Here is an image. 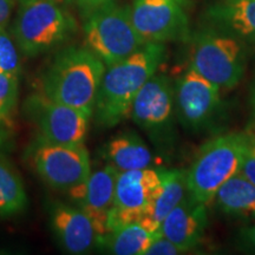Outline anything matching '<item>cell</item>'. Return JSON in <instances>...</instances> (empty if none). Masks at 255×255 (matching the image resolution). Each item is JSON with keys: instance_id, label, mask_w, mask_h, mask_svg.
Here are the masks:
<instances>
[{"instance_id": "1", "label": "cell", "mask_w": 255, "mask_h": 255, "mask_svg": "<svg viewBox=\"0 0 255 255\" xmlns=\"http://www.w3.org/2000/svg\"><path fill=\"white\" fill-rule=\"evenodd\" d=\"M165 45L146 43L128 58L105 70L94 107L95 122L110 129L130 117L136 96L165 59Z\"/></svg>"}, {"instance_id": "2", "label": "cell", "mask_w": 255, "mask_h": 255, "mask_svg": "<svg viewBox=\"0 0 255 255\" xmlns=\"http://www.w3.org/2000/svg\"><path fill=\"white\" fill-rule=\"evenodd\" d=\"M105 70V64L88 47H65L41 76V94L92 115Z\"/></svg>"}, {"instance_id": "3", "label": "cell", "mask_w": 255, "mask_h": 255, "mask_svg": "<svg viewBox=\"0 0 255 255\" xmlns=\"http://www.w3.org/2000/svg\"><path fill=\"white\" fill-rule=\"evenodd\" d=\"M246 144L244 132L226 133L205 143L187 170L188 194L201 203H212L219 188L240 171Z\"/></svg>"}, {"instance_id": "4", "label": "cell", "mask_w": 255, "mask_h": 255, "mask_svg": "<svg viewBox=\"0 0 255 255\" xmlns=\"http://www.w3.org/2000/svg\"><path fill=\"white\" fill-rule=\"evenodd\" d=\"M76 21L57 0L21 2L13 34L20 52L37 57L56 49L76 32Z\"/></svg>"}, {"instance_id": "5", "label": "cell", "mask_w": 255, "mask_h": 255, "mask_svg": "<svg viewBox=\"0 0 255 255\" xmlns=\"http://www.w3.org/2000/svg\"><path fill=\"white\" fill-rule=\"evenodd\" d=\"M84 44L107 68L126 59L144 45L133 26L130 9L115 0L107 2L84 20Z\"/></svg>"}, {"instance_id": "6", "label": "cell", "mask_w": 255, "mask_h": 255, "mask_svg": "<svg viewBox=\"0 0 255 255\" xmlns=\"http://www.w3.org/2000/svg\"><path fill=\"white\" fill-rule=\"evenodd\" d=\"M175 115L171 79L156 72L133 100L130 117L149 136L158 152L170 154L176 141Z\"/></svg>"}, {"instance_id": "7", "label": "cell", "mask_w": 255, "mask_h": 255, "mask_svg": "<svg viewBox=\"0 0 255 255\" xmlns=\"http://www.w3.org/2000/svg\"><path fill=\"white\" fill-rule=\"evenodd\" d=\"M245 51L237 38L214 30L194 38L190 68L220 89L235 88L245 72Z\"/></svg>"}, {"instance_id": "8", "label": "cell", "mask_w": 255, "mask_h": 255, "mask_svg": "<svg viewBox=\"0 0 255 255\" xmlns=\"http://www.w3.org/2000/svg\"><path fill=\"white\" fill-rule=\"evenodd\" d=\"M26 156L38 176L57 190L77 187L91 174L90 155L84 144H57L36 136Z\"/></svg>"}, {"instance_id": "9", "label": "cell", "mask_w": 255, "mask_h": 255, "mask_svg": "<svg viewBox=\"0 0 255 255\" xmlns=\"http://www.w3.org/2000/svg\"><path fill=\"white\" fill-rule=\"evenodd\" d=\"M26 119L37 129V136L51 143L81 145L87 139L92 115L33 94L24 103Z\"/></svg>"}, {"instance_id": "10", "label": "cell", "mask_w": 255, "mask_h": 255, "mask_svg": "<svg viewBox=\"0 0 255 255\" xmlns=\"http://www.w3.org/2000/svg\"><path fill=\"white\" fill-rule=\"evenodd\" d=\"M161 189L162 178L158 169L120 171L113 208L108 216V233L144 218Z\"/></svg>"}, {"instance_id": "11", "label": "cell", "mask_w": 255, "mask_h": 255, "mask_svg": "<svg viewBox=\"0 0 255 255\" xmlns=\"http://www.w3.org/2000/svg\"><path fill=\"white\" fill-rule=\"evenodd\" d=\"M188 0H133L130 17L144 43L189 39Z\"/></svg>"}, {"instance_id": "12", "label": "cell", "mask_w": 255, "mask_h": 255, "mask_svg": "<svg viewBox=\"0 0 255 255\" xmlns=\"http://www.w3.org/2000/svg\"><path fill=\"white\" fill-rule=\"evenodd\" d=\"M175 114L184 129L207 130L221 110V89L190 66L174 85Z\"/></svg>"}, {"instance_id": "13", "label": "cell", "mask_w": 255, "mask_h": 255, "mask_svg": "<svg viewBox=\"0 0 255 255\" xmlns=\"http://www.w3.org/2000/svg\"><path fill=\"white\" fill-rule=\"evenodd\" d=\"M117 175L119 170L107 164L91 171L84 183L68 190L73 205L79 207L91 219L98 242L108 234V216L113 208Z\"/></svg>"}, {"instance_id": "14", "label": "cell", "mask_w": 255, "mask_h": 255, "mask_svg": "<svg viewBox=\"0 0 255 255\" xmlns=\"http://www.w3.org/2000/svg\"><path fill=\"white\" fill-rule=\"evenodd\" d=\"M49 222L57 242L66 253L85 254L98 246L94 223L76 205L52 202L49 207Z\"/></svg>"}, {"instance_id": "15", "label": "cell", "mask_w": 255, "mask_h": 255, "mask_svg": "<svg viewBox=\"0 0 255 255\" xmlns=\"http://www.w3.org/2000/svg\"><path fill=\"white\" fill-rule=\"evenodd\" d=\"M206 206L187 194L163 219L158 232L183 251L194 250L202 241L208 226Z\"/></svg>"}, {"instance_id": "16", "label": "cell", "mask_w": 255, "mask_h": 255, "mask_svg": "<svg viewBox=\"0 0 255 255\" xmlns=\"http://www.w3.org/2000/svg\"><path fill=\"white\" fill-rule=\"evenodd\" d=\"M206 17L212 30L255 41V0H218Z\"/></svg>"}, {"instance_id": "17", "label": "cell", "mask_w": 255, "mask_h": 255, "mask_svg": "<svg viewBox=\"0 0 255 255\" xmlns=\"http://www.w3.org/2000/svg\"><path fill=\"white\" fill-rule=\"evenodd\" d=\"M103 157L119 173L150 168L152 163L150 149L135 131H123L115 135L104 145Z\"/></svg>"}, {"instance_id": "18", "label": "cell", "mask_w": 255, "mask_h": 255, "mask_svg": "<svg viewBox=\"0 0 255 255\" xmlns=\"http://www.w3.org/2000/svg\"><path fill=\"white\" fill-rule=\"evenodd\" d=\"M162 178V189L151 208L142 220L152 232H158L163 219L184 199L188 194L187 171L181 169H158Z\"/></svg>"}, {"instance_id": "19", "label": "cell", "mask_w": 255, "mask_h": 255, "mask_svg": "<svg viewBox=\"0 0 255 255\" xmlns=\"http://www.w3.org/2000/svg\"><path fill=\"white\" fill-rule=\"evenodd\" d=\"M213 202L225 215L255 220V186L240 173L235 174L219 188Z\"/></svg>"}, {"instance_id": "20", "label": "cell", "mask_w": 255, "mask_h": 255, "mask_svg": "<svg viewBox=\"0 0 255 255\" xmlns=\"http://www.w3.org/2000/svg\"><path fill=\"white\" fill-rule=\"evenodd\" d=\"M159 234L136 221L108 233L98 242V247L116 255H144L146 248Z\"/></svg>"}, {"instance_id": "21", "label": "cell", "mask_w": 255, "mask_h": 255, "mask_svg": "<svg viewBox=\"0 0 255 255\" xmlns=\"http://www.w3.org/2000/svg\"><path fill=\"white\" fill-rule=\"evenodd\" d=\"M26 205L27 195L20 176L8 162L0 157V218L18 214Z\"/></svg>"}, {"instance_id": "22", "label": "cell", "mask_w": 255, "mask_h": 255, "mask_svg": "<svg viewBox=\"0 0 255 255\" xmlns=\"http://www.w3.org/2000/svg\"><path fill=\"white\" fill-rule=\"evenodd\" d=\"M19 77L0 72V119L11 124L18 103Z\"/></svg>"}, {"instance_id": "23", "label": "cell", "mask_w": 255, "mask_h": 255, "mask_svg": "<svg viewBox=\"0 0 255 255\" xmlns=\"http://www.w3.org/2000/svg\"><path fill=\"white\" fill-rule=\"evenodd\" d=\"M0 72L8 73L15 77H19L21 73L18 49L4 26H0Z\"/></svg>"}, {"instance_id": "24", "label": "cell", "mask_w": 255, "mask_h": 255, "mask_svg": "<svg viewBox=\"0 0 255 255\" xmlns=\"http://www.w3.org/2000/svg\"><path fill=\"white\" fill-rule=\"evenodd\" d=\"M255 186V135L247 133V144L239 171Z\"/></svg>"}, {"instance_id": "25", "label": "cell", "mask_w": 255, "mask_h": 255, "mask_svg": "<svg viewBox=\"0 0 255 255\" xmlns=\"http://www.w3.org/2000/svg\"><path fill=\"white\" fill-rule=\"evenodd\" d=\"M187 253L182 248L178 247L173 241L162 237L161 234L151 242L150 246L146 248L144 255H177Z\"/></svg>"}, {"instance_id": "26", "label": "cell", "mask_w": 255, "mask_h": 255, "mask_svg": "<svg viewBox=\"0 0 255 255\" xmlns=\"http://www.w3.org/2000/svg\"><path fill=\"white\" fill-rule=\"evenodd\" d=\"M238 242L242 250L255 252V223L240 229Z\"/></svg>"}, {"instance_id": "27", "label": "cell", "mask_w": 255, "mask_h": 255, "mask_svg": "<svg viewBox=\"0 0 255 255\" xmlns=\"http://www.w3.org/2000/svg\"><path fill=\"white\" fill-rule=\"evenodd\" d=\"M109 1H111V0H76L75 4L77 5L82 19L85 20L89 15L94 13L96 9L102 7Z\"/></svg>"}, {"instance_id": "28", "label": "cell", "mask_w": 255, "mask_h": 255, "mask_svg": "<svg viewBox=\"0 0 255 255\" xmlns=\"http://www.w3.org/2000/svg\"><path fill=\"white\" fill-rule=\"evenodd\" d=\"M12 141H13V135H12L11 124L0 119V154L11 148Z\"/></svg>"}, {"instance_id": "29", "label": "cell", "mask_w": 255, "mask_h": 255, "mask_svg": "<svg viewBox=\"0 0 255 255\" xmlns=\"http://www.w3.org/2000/svg\"><path fill=\"white\" fill-rule=\"evenodd\" d=\"M14 6V0H0V26H6Z\"/></svg>"}, {"instance_id": "30", "label": "cell", "mask_w": 255, "mask_h": 255, "mask_svg": "<svg viewBox=\"0 0 255 255\" xmlns=\"http://www.w3.org/2000/svg\"><path fill=\"white\" fill-rule=\"evenodd\" d=\"M251 105H252V110H253V117L255 120V76L253 79V84H252V88H251Z\"/></svg>"}, {"instance_id": "31", "label": "cell", "mask_w": 255, "mask_h": 255, "mask_svg": "<svg viewBox=\"0 0 255 255\" xmlns=\"http://www.w3.org/2000/svg\"><path fill=\"white\" fill-rule=\"evenodd\" d=\"M64 1H65L66 4H73V2H76V0H64Z\"/></svg>"}, {"instance_id": "32", "label": "cell", "mask_w": 255, "mask_h": 255, "mask_svg": "<svg viewBox=\"0 0 255 255\" xmlns=\"http://www.w3.org/2000/svg\"><path fill=\"white\" fill-rule=\"evenodd\" d=\"M26 1H30V0H20V4L21 2H26Z\"/></svg>"}]
</instances>
